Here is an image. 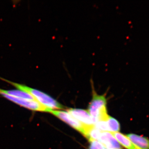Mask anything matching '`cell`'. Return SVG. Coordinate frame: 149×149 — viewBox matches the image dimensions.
<instances>
[{"label": "cell", "mask_w": 149, "mask_h": 149, "mask_svg": "<svg viewBox=\"0 0 149 149\" xmlns=\"http://www.w3.org/2000/svg\"><path fill=\"white\" fill-rule=\"evenodd\" d=\"M0 80L10 84L17 90L29 93L34 97L35 100L39 102L44 106L50 109H63V107L59 102L50 96L43 93L42 91L36 90L22 84L12 82L0 77Z\"/></svg>", "instance_id": "cell-1"}, {"label": "cell", "mask_w": 149, "mask_h": 149, "mask_svg": "<svg viewBox=\"0 0 149 149\" xmlns=\"http://www.w3.org/2000/svg\"><path fill=\"white\" fill-rule=\"evenodd\" d=\"M93 80H91L93 99L88 108V112L95 123L99 121H106L109 117L107 111V100L105 95H99L95 91Z\"/></svg>", "instance_id": "cell-2"}, {"label": "cell", "mask_w": 149, "mask_h": 149, "mask_svg": "<svg viewBox=\"0 0 149 149\" xmlns=\"http://www.w3.org/2000/svg\"><path fill=\"white\" fill-rule=\"evenodd\" d=\"M0 95L20 106L33 111L50 113L51 111L53 110L49 108L44 106L35 100H26L13 97L4 94H1Z\"/></svg>", "instance_id": "cell-3"}, {"label": "cell", "mask_w": 149, "mask_h": 149, "mask_svg": "<svg viewBox=\"0 0 149 149\" xmlns=\"http://www.w3.org/2000/svg\"><path fill=\"white\" fill-rule=\"evenodd\" d=\"M50 113L62 121L66 123L75 130L82 133L85 136H86L89 128L93 127L83 125L67 112L52 110Z\"/></svg>", "instance_id": "cell-4"}, {"label": "cell", "mask_w": 149, "mask_h": 149, "mask_svg": "<svg viewBox=\"0 0 149 149\" xmlns=\"http://www.w3.org/2000/svg\"><path fill=\"white\" fill-rule=\"evenodd\" d=\"M68 113L83 125L88 126H95V120L89 113L85 110L71 109L68 110Z\"/></svg>", "instance_id": "cell-5"}, {"label": "cell", "mask_w": 149, "mask_h": 149, "mask_svg": "<svg viewBox=\"0 0 149 149\" xmlns=\"http://www.w3.org/2000/svg\"><path fill=\"white\" fill-rule=\"evenodd\" d=\"M98 141L106 149H121L120 144L111 132H102Z\"/></svg>", "instance_id": "cell-6"}, {"label": "cell", "mask_w": 149, "mask_h": 149, "mask_svg": "<svg viewBox=\"0 0 149 149\" xmlns=\"http://www.w3.org/2000/svg\"><path fill=\"white\" fill-rule=\"evenodd\" d=\"M127 136L139 149H149V139L134 134H128Z\"/></svg>", "instance_id": "cell-7"}, {"label": "cell", "mask_w": 149, "mask_h": 149, "mask_svg": "<svg viewBox=\"0 0 149 149\" xmlns=\"http://www.w3.org/2000/svg\"><path fill=\"white\" fill-rule=\"evenodd\" d=\"M115 139L120 145L125 147L127 149H139L132 143V141L128 138V136L122 133L115 132L111 133Z\"/></svg>", "instance_id": "cell-8"}, {"label": "cell", "mask_w": 149, "mask_h": 149, "mask_svg": "<svg viewBox=\"0 0 149 149\" xmlns=\"http://www.w3.org/2000/svg\"><path fill=\"white\" fill-rule=\"evenodd\" d=\"M6 94L13 97L26 99V100H35L34 97L29 93L20 91V90H5L0 88V94Z\"/></svg>", "instance_id": "cell-9"}, {"label": "cell", "mask_w": 149, "mask_h": 149, "mask_svg": "<svg viewBox=\"0 0 149 149\" xmlns=\"http://www.w3.org/2000/svg\"><path fill=\"white\" fill-rule=\"evenodd\" d=\"M108 127L109 132L111 133L118 132L120 130V126L119 122L113 118L109 116L107 120Z\"/></svg>", "instance_id": "cell-10"}, {"label": "cell", "mask_w": 149, "mask_h": 149, "mask_svg": "<svg viewBox=\"0 0 149 149\" xmlns=\"http://www.w3.org/2000/svg\"><path fill=\"white\" fill-rule=\"evenodd\" d=\"M101 132V131L96 128L95 126H93L89 128L85 137L89 139L90 141H97L99 140Z\"/></svg>", "instance_id": "cell-11"}, {"label": "cell", "mask_w": 149, "mask_h": 149, "mask_svg": "<svg viewBox=\"0 0 149 149\" xmlns=\"http://www.w3.org/2000/svg\"><path fill=\"white\" fill-rule=\"evenodd\" d=\"M95 127L100 131L109 132L108 127L106 121H99L95 123Z\"/></svg>", "instance_id": "cell-12"}, {"label": "cell", "mask_w": 149, "mask_h": 149, "mask_svg": "<svg viewBox=\"0 0 149 149\" xmlns=\"http://www.w3.org/2000/svg\"><path fill=\"white\" fill-rule=\"evenodd\" d=\"M90 142L91 145L89 149H106L98 141H93Z\"/></svg>", "instance_id": "cell-13"}]
</instances>
